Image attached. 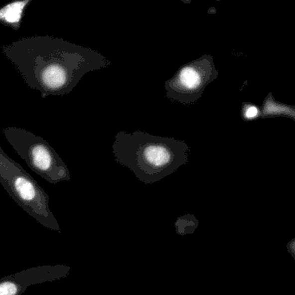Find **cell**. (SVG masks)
<instances>
[{
	"label": "cell",
	"mask_w": 295,
	"mask_h": 295,
	"mask_svg": "<svg viewBox=\"0 0 295 295\" xmlns=\"http://www.w3.org/2000/svg\"><path fill=\"white\" fill-rule=\"evenodd\" d=\"M1 51L43 98L68 95L86 74L111 63L96 50L52 36L23 37L3 45Z\"/></svg>",
	"instance_id": "cell-1"
},
{
	"label": "cell",
	"mask_w": 295,
	"mask_h": 295,
	"mask_svg": "<svg viewBox=\"0 0 295 295\" xmlns=\"http://www.w3.org/2000/svg\"><path fill=\"white\" fill-rule=\"evenodd\" d=\"M113 151L118 163L151 177L171 173L187 163L190 149L184 141L136 131L119 132Z\"/></svg>",
	"instance_id": "cell-2"
},
{
	"label": "cell",
	"mask_w": 295,
	"mask_h": 295,
	"mask_svg": "<svg viewBox=\"0 0 295 295\" xmlns=\"http://www.w3.org/2000/svg\"><path fill=\"white\" fill-rule=\"evenodd\" d=\"M3 135L36 173L53 183L69 180L70 174L67 165L44 139L23 128L14 127L3 128Z\"/></svg>",
	"instance_id": "cell-3"
},
{
	"label": "cell",
	"mask_w": 295,
	"mask_h": 295,
	"mask_svg": "<svg viewBox=\"0 0 295 295\" xmlns=\"http://www.w3.org/2000/svg\"><path fill=\"white\" fill-rule=\"evenodd\" d=\"M218 76L213 56L204 55L181 67L164 84L168 98L189 105L203 95L205 88Z\"/></svg>",
	"instance_id": "cell-4"
},
{
	"label": "cell",
	"mask_w": 295,
	"mask_h": 295,
	"mask_svg": "<svg viewBox=\"0 0 295 295\" xmlns=\"http://www.w3.org/2000/svg\"><path fill=\"white\" fill-rule=\"evenodd\" d=\"M31 3L32 0H20L0 7V23L10 27L12 30H19L23 16Z\"/></svg>",
	"instance_id": "cell-5"
},
{
	"label": "cell",
	"mask_w": 295,
	"mask_h": 295,
	"mask_svg": "<svg viewBox=\"0 0 295 295\" xmlns=\"http://www.w3.org/2000/svg\"><path fill=\"white\" fill-rule=\"evenodd\" d=\"M283 107H285V106H280L278 104H276L275 102H273L272 103L269 102V99L267 98L266 100V103L265 105H264V110H263V114H265L266 115H275V112L276 113H279V114H282L283 112H285V114H289L288 113V110H289V108H287L285 109H282Z\"/></svg>",
	"instance_id": "cell-6"
},
{
	"label": "cell",
	"mask_w": 295,
	"mask_h": 295,
	"mask_svg": "<svg viewBox=\"0 0 295 295\" xmlns=\"http://www.w3.org/2000/svg\"><path fill=\"white\" fill-rule=\"evenodd\" d=\"M17 292V286L11 282H3L0 284V295H15Z\"/></svg>",
	"instance_id": "cell-7"
},
{
	"label": "cell",
	"mask_w": 295,
	"mask_h": 295,
	"mask_svg": "<svg viewBox=\"0 0 295 295\" xmlns=\"http://www.w3.org/2000/svg\"><path fill=\"white\" fill-rule=\"evenodd\" d=\"M258 114H259V111L255 106L249 105V104L244 106L243 115H244L245 119L249 120V119L256 118Z\"/></svg>",
	"instance_id": "cell-8"
}]
</instances>
